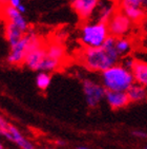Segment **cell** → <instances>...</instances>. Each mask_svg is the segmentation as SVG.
Wrapping results in <instances>:
<instances>
[{"label":"cell","instance_id":"obj_15","mask_svg":"<svg viewBox=\"0 0 147 149\" xmlns=\"http://www.w3.org/2000/svg\"><path fill=\"white\" fill-rule=\"evenodd\" d=\"M126 92H127L130 103H139L147 98V88L138 83L133 84Z\"/></svg>","mask_w":147,"mask_h":149},{"label":"cell","instance_id":"obj_8","mask_svg":"<svg viewBox=\"0 0 147 149\" xmlns=\"http://www.w3.org/2000/svg\"><path fill=\"white\" fill-rule=\"evenodd\" d=\"M118 10H119L118 0H99L91 19L107 23Z\"/></svg>","mask_w":147,"mask_h":149},{"label":"cell","instance_id":"obj_27","mask_svg":"<svg viewBox=\"0 0 147 149\" xmlns=\"http://www.w3.org/2000/svg\"><path fill=\"white\" fill-rule=\"evenodd\" d=\"M42 149H53V148H42Z\"/></svg>","mask_w":147,"mask_h":149},{"label":"cell","instance_id":"obj_1","mask_svg":"<svg viewBox=\"0 0 147 149\" xmlns=\"http://www.w3.org/2000/svg\"><path fill=\"white\" fill-rule=\"evenodd\" d=\"M79 60L87 71L95 73H101L119 63L121 57L116 49V37L109 35L103 46L82 49L79 54Z\"/></svg>","mask_w":147,"mask_h":149},{"label":"cell","instance_id":"obj_13","mask_svg":"<svg viewBox=\"0 0 147 149\" xmlns=\"http://www.w3.org/2000/svg\"><path fill=\"white\" fill-rule=\"evenodd\" d=\"M24 34H25V32H23L19 26H15L14 23L10 22V21H6L5 26H4V36H5L6 41L9 42L10 48L19 42Z\"/></svg>","mask_w":147,"mask_h":149},{"label":"cell","instance_id":"obj_5","mask_svg":"<svg viewBox=\"0 0 147 149\" xmlns=\"http://www.w3.org/2000/svg\"><path fill=\"white\" fill-rule=\"evenodd\" d=\"M82 90L84 94L85 102L89 108L93 109L101 104L103 100H105L106 89L101 83L91 78H85L82 80Z\"/></svg>","mask_w":147,"mask_h":149},{"label":"cell","instance_id":"obj_26","mask_svg":"<svg viewBox=\"0 0 147 149\" xmlns=\"http://www.w3.org/2000/svg\"><path fill=\"white\" fill-rule=\"evenodd\" d=\"M0 149H4V146H3L1 143H0Z\"/></svg>","mask_w":147,"mask_h":149},{"label":"cell","instance_id":"obj_7","mask_svg":"<svg viewBox=\"0 0 147 149\" xmlns=\"http://www.w3.org/2000/svg\"><path fill=\"white\" fill-rule=\"evenodd\" d=\"M98 2L99 0H69L73 11L83 22L93 18Z\"/></svg>","mask_w":147,"mask_h":149},{"label":"cell","instance_id":"obj_16","mask_svg":"<svg viewBox=\"0 0 147 149\" xmlns=\"http://www.w3.org/2000/svg\"><path fill=\"white\" fill-rule=\"evenodd\" d=\"M46 55L52 59L58 60L63 63L65 57V49L64 47L59 42H52L45 46Z\"/></svg>","mask_w":147,"mask_h":149},{"label":"cell","instance_id":"obj_2","mask_svg":"<svg viewBox=\"0 0 147 149\" xmlns=\"http://www.w3.org/2000/svg\"><path fill=\"white\" fill-rule=\"evenodd\" d=\"M100 80L107 91L126 92L136 83L133 72L126 69L120 63L101 72Z\"/></svg>","mask_w":147,"mask_h":149},{"label":"cell","instance_id":"obj_20","mask_svg":"<svg viewBox=\"0 0 147 149\" xmlns=\"http://www.w3.org/2000/svg\"><path fill=\"white\" fill-rule=\"evenodd\" d=\"M131 134L138 139H147V133L145 131H142V130H133L131 132Z\"/></svg>","mask_w":147,"mask_h":149},{"label":"cell","instance_id":"obj_9","mask_svg":"<svg viewBox=\"0 0 147 149\" xmlns=\"http://www.w3.org/2000/svg\"><path fill=\"white\" fill-rule=\"evenodd\" d=\"M45 43L38 47L36 49L32 50L25 56V59L23 61V66L32 71H40V67L42 65L43 60L46 57V48Z\"/></svg>","mask_w":147,"mask_h":149},{"label":"cell","instance_id":"obj_3","mask_svg":"<svg viewBox=\"0 0 147 149\" xmlns=\"http://www.w3.org/2000/svg\"><path fill=\"white\" fill-rule=\"evenodd\" d=\"M109 36L107 23L91 19L84 21L80 29L79 39L84 48H98L103 46Z\"/></svg>","mask_w":147,"mask_h":149},{"label":"cell","instance_id":"obj_23","mask_svg":"<svg viewBox=\"0 0 147 149\" xmlns=\"http://www.w3.org/2000/svg\"><path fill=\"white\" fill-rule=\"evenodd\" d=\"M8 3H9V0H0V6H2V8L8 6Z\"/></svg>","mask_w":147,"mask_h":149},{"label":"cell","instance_id":"obj_25","mask_svg":"<svg viewBox=\"0 0 147 149\" xmlns=\"http://www.w3.org/2000/svg\"><path fill=\"white\" fill-rule=\"evenodd\" d=\"M77 149H89V148H87V147H85V146H80V147H78Z\"/></svg>","mask_w":147,"mask_h":149},{"label":"cell","instance_id":"obj_24","mask_svg":"<svg viewBox=\"0 0 147 149\" xmlns=\"http://www.w3.org/2000/svg\"><path fill=\"white\" fill-rule=\"evenodd\" d=\"M56 143H57V145H59V146H64L65 145V143L63 141H57Z\"/></svg>","mask_w":147,"mask_h":149},{"label":"cell","instance_id":"obj_6","mask_svg":"<svg viewBox=\"0 0 147 149\" xmlns=\"http://www.w3.org/2000/svg\"><path fill=\"white\" fill-rule=\"evenodd\" d=\"M133 23L123 12L118 10L107 22L109 35L116 38L126 37L133 28Z\"/></svg>","mask_w":147,"mask_h":149},{"label":"cell","instance_id":"obj_12","mask_svg":"<svg viewBox=\"0 0 147 149\" xmlns=\"http://www.w3.org/2000/svg\"><path fill=\"white\" fill-rule=\"evenodd\" d=\"M8 130L10 132L9 141H11L12 143L16 144L20 149H35L34 144L32 143L30 140H27L16 126L9 124Z\"/></svg>","mask_w":147,"mask_h":149},{"label":"cell","instance_id":"obj_4","mask_svg":"<svg viewBox=\"0 0 147 149\" xmlns=\"http://www.w3.org/2000/svg\"><path fill=\"white\" fill-rule=\"evenodd\" d=\"M42 45H44V42L39 37V35L33 30L28 29L19 42L11 47L10 53L6 56V63L11 66H21L28 52Z\"/></svg>","mask_w":147,"mask_h":149},{"label":"cell","instance_id":"obj_17","mask_svg":"<svg viewBox=\"0 0 147 149\" xmlns=\"http://www.w3.org/2000/svg\"><path fill=\"white\" fill-rule=\"evenodd\" d=\"M116 49L119 53L120 57H124L130 54L133 50V42L127 37H119L116 38Z\"/></svg>","mask_w":147,"mask_h":149},{"label":"cell","instance_id":"obj_22","mask_svg":"<svg viewBox=\"0 0 147 149\" xmlns=\"http://www.w3.org/2000/svg\"><path fill=\"white\" fill-rule=\"evenodd\" d=\"M9 122L6 120H4V118L0 115V128H6V127L9 126Z\"/></svg>","mask_w":147,"mask_h":149},{"label":"cell","instance_id":"obj_19","mask_svg":"<svg viewBox=\"0 0 147 149\" xmlns=\"http://www.w3.org/2000/svg\"><path fill=\"white\" fill-rule=\"evenodd\" d=\"M136 60H137V58L133 57V56H130V55H127V56H124V57L121 58L120 63H121L122 66H124L126 69L131 71L133 65H135V63H136Z\"/></svg>","mask_w":147,"mask_h":149},{"label":"cell","instance_id":"obj_18","mask_svg":"<svg viewBox=\"0 0 147 149\" xmlns=\"http://www.w3.org/2000/svg\"><path fill=\"white\" fill-rule=\"evenodd\" d=\"M52 84V75L48 72H38L36 76V86L41 91H46Z\"/></svg>","mask_w":147,"mask_h":149},{"label":"cell","instance_id":"obj_28","mask_svg":"<svg viewBox=\"0 0 147 149\" xmlns=\"http://www.w3.org/2000/svg\"><path fill=\"white\" fill-rule=\"evenodd\" d=\"M143 149H147V146H145V147H144V148H143Z\"/></svg>","mask_w":147,"mask_h":149},{"label":"cell","instance_id":"obj_10","mask_svg":"<svg viewBox=\"0 0 147 149\" xmlns=\"http://www.w3.org/2000/svg\"><path fill=\"white\" fill-rule=\"evenodd\" d=\"M105 100L108 104V106L113 110L123 109L130 104L127 92L123 91H107L106 90Z\"/></svg>","mask_w":147,"mask_h":149},{"label":"cell","instance_id":"obj_14","mask_svg":"<svg viewBox=\"0 0 147 149\" xmlns=\"http://www.w3.org/2000/svg\"><path fill=\"white\" fill-rule=\"evenodd\" d=\"M131 72L135 77V81L147 88V63L137 59Z\"/></svg>","mask_w":147,"mask_h":149},{"label":"cell","instance_id":"obj_11","mask_svg":"<svg viewBox=\"0 0 147 149\" xmlns=\"http://www.w3.org/2000/svg\"><path fill=\"white\" fill-rule=\"evenodd\" d=\"M3 13H4V16L6 17L8 21L14 23L15 26H19L20 29L25 33L28 31V23L26 21L25 17L17 9H15L13 6H3Z\"/></svg>","mask_w":147,"mask_h":149},{"label":"cell","instance_id":"obj_21","mask_svg":"<svg viewBox=\"0 0 147 149\" xmlns=\"http://www.w3.org/2000/svg\"><path fill=\"white\" fill-rule=\"evenodd\" d=\"M22 0H9V3H8V6H13L15 9H19L20 6H22Z\"/></svg>","mask_w":147,"mask_h":149}]
</instances>
